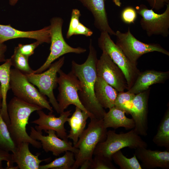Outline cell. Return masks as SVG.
<instances>
[{"instance_id": "26", "label": "cell", "mask_w": 169, "mask_h": 169, "mask_svg": "<svg viewBox=\"0 0 169 169\" xmlns=\"http://www.w3.org/2000/svg\"><path fill=\"white\" fill-rule=\"evenodd\" d=\"M74 155L72 151H66L62 156L46 164L40 165L39 169H72L75 162Z\"/></svg>"}, {"instance_id": "20", "label": "cell", "mask_w": 169, "mask_h": 169, "mask_svg": "<svg viewBox=\"0 0 169 169\" xmlns=\"http://www.w3.org/2000/svg\"><path fill=\"white\" fill-rule=\"evenodd\" d=\"M169 78V71L147 70L140 73L134 84L128 91L136 94L147 90L153 84L164 83Z\"/></svg>"}, {"instance_id": "5", "label": "cell", "mask_w": 169, "mask_h": 169, "mask_svg": "<svg viewBox=\"0 0 169 169\" xmlns=\"http://www.w3.org/2000/svg\"><path fill=\"white\" fill-rule=\"evenodd\" d=\"M10 89L17 98L53 112L46 96L28 80L25 74L15 68L10 70Z\"/></svg>"}, {"instance_id": "8", "label": "cell", "mask_w": 169, "mask_h": 169, "mask_svg": "<svg viewBox=\"0 0 169 169\" xmlns=\"http://www.w3.org/2000/svg\"><path fill=\"white\" fill-rule=\"evenodd\" d=\"M115 36L116 44L134 63L137 64V60L143 54L155 51L169 56V52L160 44L145 43L137 39L131 33L129 28L125 33L117 30L115 32Z\"/></svg>"}, {"instance_id": "33", "label": "cell", "mask_w": 169, "mask_h": 169, "mask_svg": "<svg viewBox=\"0 0 169 169\" xmlns=\"http://www.w3.org/2000/svg\"><path fill=\"white\" fill-rule=\"evenodd\" d=\"M137 16V13L135 8L131 6L126 7L123 9L121 14L122 21L127 24L134 23Z\"/></svg>"}, {"instance_id": "3", "label": "cell", "mask_w": 169, "mask_h": 169, "mask_svg": "<svg viewBox=\"0 0 169 169\" xmlns=\"http://www.w3.org/2000/svg\"><path fill=\"white\" fill-rule=\"evenodd\" d=\"M90 119L87 128L84 129L73 146L78 149V152L74 155L75 162L72 169H77L85 161H91L97 145L106 138L107 131L104 126L103 120Z\"/></svg>"}, {"instance_id": "4", "label": "cell", "mask_w": 169, "mask_h": 169, "mask_svg": "<svg viewBox=\"0 0 169 169\" xmlns=\"http://www.w3.org/2000/svg\"><path fill=\"white\" fill-rule=\"evenodd\" d=\"M105 140L99 143L94 153V155L103 156L111 160L112 155L121 149L147 148V144L133 129L125 133L117 134L115 131H107Z\"/></svg>"}, {"instance_id": "34", "label": "cell", "mask_w": 169, "mask_h": 169, "mask_svg": "<svg viewBox=\"0 0 169 169\" xmlns=\"http://www.w3.org/2000/svg\"><path fill=\"white\" fill-rule=\"evenodd\" d=\"M41 44L37 41L34 43L26 44H19L14 49L23 55L29 58L34 53L35 49Z\"/></svg>"}, {"instance_id": "39", "label": "cell", "mask_w": 169, "mask_h": 169, "mask_svg": "<svg viewBox=\"0 0 169 169\" xmlns=\"http://www.w3.org/2000/svg\"><path fill=\"white\" fill-rule=\"evenodd\" d=\"M115 4L118 7H121V3L120 0H112Z\"/></svg>"}, {"instance_id": "28", "label": "cell", "mask_w": 169, "mask_h": 169, "mask_svg": "<svg viewBox=\"0 0 169 169\" xmlns=\"http://www.w3.org/2000/svg\"><path fill=\"white\" fill-rule=\"evenodd\" d=\"M16 148V146L11 138L7 125L0 114V148L12 153Z\"/></svg>"}, {"instance_id": "37", "label": "cell", "mask_w": 169, "mask_h": 169, "mask_svg": "<svg viewBox=\"0 0 169 169\" xmlns=\"http://www.w3.org/2000/svg\"><path fill=\"white\" fill-rule=\"evenodd\" d=\"M93 34L92 31L80 22L76 29L74 35H82L86 37H90Z\"/></svg>"}, {"instance_id": "6", "label": "cell", "mask_w": 169, "mask_h": 169, "mask_svg": "<svg viewBox=\"0 0 169 169\" xmlns=\"http://www.w3.org/2000/svg\"><path fill=\"white\" fill-rule=\"evenodd\" d=\"M98 42L99 47L102 52L106 53L123 72L128 90L141 72L137 64L132 63L128 59L107 32H101Z\"/></svg>"}, {"instance_id": "11", "label": "cell", "mask_w": 169, "mask_h": 169, "mask_svg": "<svg viewBox=\"0 0 169 169\" xmlns=\"http://www.w3.org/2000/svg\"><path fill=\"white\" fill-rule=\"evenodd\" d=\"M137 13L141 17L140 24L149 37L161 35L163 37L169 35V3L166 5L164 12L162 13H155L145 5L141 4L136 7Z\"/></svg>"}, {"instance_id": "16", "label": "cell", "mask_w": 169, "mask_h": 169, "mask_svg": "<svg viewBox=\"0 0 169 169\" xmlns=\"http://www.w3.org/2000/svg\"><path fill=\"white\" fill-rule=\"evenodd\" d=\"M18 38L34 39L41 44L43 43L49 44L51 42L50 26L37 30L23 31L13 28L10 24H0V44Z\"/></svg>"}, {"instance_id": "35", "label": "cell", "mask_w": 169, "mask_h": 169, "mask_svg": "<svg viewBox=\"0 0 169 169\" xmlns=\"http://www.w3.org/2000/svg\"><path fill=\"white\" fill-rule=\"evenodd\" d=\"M5 161L7 162V166L6 169H17V166H13V163L12 161V154L9 152L0 148V169H3L2 166V162Z\"/></svg>"}, {"instance_id": "27", "label": "cell", "mask_w": 169, "mask_h": 169, "mask_svg": "<svg viewBox=\"0 0 169 169\" xmlns=\"http://www.w3.org/2000/svg\"><path fill=\"white\" fill-rule=\"evenodd\" d=\"M112 160L121 169H142L138 160L134 155L131 158H128L123 154L120 150L112 155Z\"/></svg>"}, {"instance_id": "38", "label": "cell", "mask_w": 169, "mask_h": 169, "mask_svg": "<svg viewBox=\"0 0 169 169\" xmlns=\"http://www.w3.org/2000/svg\"><path fill=\"white\" fill-rule=\"evenodd\" d=\"M7 47L4 43L0 44V62H5L6 60L5 53L7 51Z\"/></svg>"}, {"instance_id": "25", "label": "cell", "mask_w": 169, "mask_h": 169, "mask_svg": "<svg viewBox=\"0 0 169 169\" xmlns=\"http://www.w3.org/2000/svg\"><path fill=\"white\" fill-rule=\"evenodd\" d=\"M168 107L158 127L152 141L157 146L165 147L169 151V106Z\"/></svg>"}, {"instance_id": "10", "label": "cell", "mask_w": 169, "mask_h": 169, "mask_svg": "<svg viewBox=\"0 0 169 169\" xmlns=\"http://www.w3.org/2000/svg\"><path fill=\"white\" fill-rule=\"evenodd\" d=\"M58 73L59 75L57 80L59 94L57 100L60 114L64 111L69 105H73L88 113L90 118V115L79 98L78 92L81 89V85L78 78L71 71L67 74L60 69Z\"/></svg>"}, {"instance_id": "15", "label": "cell", "mask_w": 169, "mask_h": 169, "mask_svg": "<svg viewBox=\"0 0 169 169\" xmlns=\"http://www.w3.org/2000/svg\"><path fill=\"white\" fill-rule=\"evenodd\" d=\"M71 110L64 111L60 114L59 117H56L54 115L50 112L46 114L42 110L37 111L38 118L31 122L36 124L35 128L38 131H45L48 130L55 131L57 136L61 139L68 140L64 124L67 121L69 116L71 114Z\"/></svg>"}, {"instance_id": "13", "label": "cell", "mask_w": 169, "mask_h": 169, "mask_svg": "<svg viewBox=\"0 0 169 169\" xmlns=\"http://www.w3.org/2000/svg\"><path fill=\"white\" fill-rule=\"evenodd\" d=\"M30 130V136L40 142L42 147L46 152L50 151L54 156H58L67 151L74 152V155L78 152V149L72 145L71 142L60 139L54 130L45 131L48 134L46 136L43 135L42 132L38 131L33 127H31Z\"/></svg>"}, {"instance_id": "9", "label": "cell", "mask_w": 169, "mask_h": 169, "mask_svg": "<svg viewBox=\"0 0 169 169\" xmlns=\"http://www.w3.org/2000/svg\"><path fill=\"white\" fill-rule=\"evenodd\" d=\"M65 59L64 56L61 57L57 61L52 63L48 69L44 72L25 74L28 80L36 86L41 94L48 97L49 103L59 114H60L59 105L53 90L58 84L57 74L63 65Z\"/></svg>"}, {"instance_id": "19", "label": "cell", "mask_w": 169, "mask_h": 169, "mask_svg": "<svg viewBox=\"0 0 169 169\" xmlns=\"http://www.w3.org/2000/svg\"><path fill=\"white\" fill-rule=\"evenodd\" d=\"M29 144L26 142L20 143L16 146L15 151L12 154L13 162L16 163L18 169H39L41 162L50 160V158L39 159V153L34 155L30 151Z\"/></svg>"}, {"instance_id": "2", "label": "cell", "mask_w": 169, "mask_h": 169, "mask_svg": "<svg viewBox=\"0 0 169 169\" xmlns=\"http://www.w3.org/2000/svg\"><path fill=\"white\" fill-rule=\"evenodd\" d=\"M43 109L37 105L22 100L15 96L7 104L9 119L8 127L10 136L16 146L26 142L39 149L42 147L39 141L32 138L26 131V126L31 114L35 111Z\"/></svg>"}, {"instance_id": "22", "label": "cell", "mask_w": 169, "mask_h": 169, "mask_svg": "<svg viewBox=\"0 0 169 169\" xmlns=\"http://www.w3.org/2000/svg\"><path fill=\"white\" fill-rule=\"evenodd\" d=\"M125 113L123 110L115 106L109 109L103 119L104 126L115 129L120 127L128 130L134 129L135 124L133 119L127 117Z\"/></svg>"}, {"instance_id": "42", "label": "cell", "mask_w": 169, "mask_h": 169, "mask_svg": "<svg viewBox=\"0 0 169 169\" xmlns=\"http://www.w3.org/2000/svg\"><path fill=\"white\" fill-rule=\"evenodd\" d=\"M2 106V99L0 98V110Z\"/></svg>"}, {"instance_id": "30", "label": "cell", "mask_w": 169, "mask_h": 169, "mask_svg": "<svg viewBox=\"0 0 169 169\" xmlns=\"http://www.w3.org/2000/svg\"><path fill=\"white\" fill-rule=\"evenodd\" d=\"M135 94L127 91L118 92L114 106L124 111L129 114L132 106V102Z\"/></svg>"}, {"instance_id": "1", "label": "cell", "mask_w": 169, "mask_h": 169, "mask_svg": "<svg viewBox=\"0 0 169 169\" xmlns=\"http://www.w3.org/2000/svg\"><path fill=\"white\" fill-rule=\"evenodd\" d=\"M89 53L85 62L79 64L71 62V71L80 83L81 89L78 92L79 100L91 116V118L103 119L106 113L98 102L95 95V84L97 78L96 64L98 60L96 51L90 40Z\"/></svg>"}, {"instance_id": "18", "label": "cell", "mask_w": 169, "mask_h": 169, "mask_svg": "<svg viewBox=\"0 0 169 169\" xmlns=\"http://www.w3.org/2000/svg\"><path fill=\"white\" fill-rule=\"evenodd\" d=\"M92 13L95 27L101 32L115 35V32L110 27L106 12L104 0H77Z\"/></svg>"}, {"instance_id": "32", "label": "cell", "mask_w": 169, "mask_h": 169, "mask_svg": "<svg viewBox=\"0 0 169 169\" xmlns=\"http://www.w3.org/2000/svg\"><path fill=\"white\" fill-rule=\"evenodd\" d=\"M81 16L80 11L77 9H72L71 17L68 32L66 34V38L68 39L74 35L76 29L79 25V18Z\"/></svg>"}, {"instance_id": "31", "label": "cell", "mask_w": 169, "mask_h": 169, "mask_svg": "<svg viewBox=\"0 0 169 169\" xmlns=\"http://www.w3.org/2000/svg\"><path fill=\"white\" fill-rule=\"evenodd\" d=\"M91 161L90 169H116L111 160L101 156L94 155Z\"/></svg>"}, {"instance_id": "23", "label": "cell", "mask_w": 169, "mask_h": 169, "mask_svg": "<svg viewBox=\"0 0 169 169\" xmlns=\"http://www.w3.org/2000/svg\"><path fill=\"white\" fill-rule=\"evenodd\" d=\"M12 64L10 59H8L0 65V84L2 95V106L0 114L8 125L9 119L7 110V94L10 89V73Z\"/></svg>"}, {"instance_id": "29", "label": "cell", "mask_w": 169, "mask_h": 169, "mask_svg": "<svg viewBox=\"0 0 169 169\" xmlns=\"http://www.w3.org/2000/svg\"><path fill=\"white\" fill-rule=\"evenodd\" d=\"M28 58L14 49L13 53L10 58L12 66L25 74L32 73L34 70L29 65Z\"/></svg>"}, {"instance_id": "24", "label": "cell", "mask_w": 169, "mask_h": 169, "mask_svg": "<svg viewBox=\"0 0 169 169\" xmlns=\"http://www.w3.org/2000/svg\"><path fill=\"white\" fill-rule=\"evenodd\" d=\"M90 117L88 113L76 106L74 112L68 118L67 122L70 129L67 138L73 140V146L76 143L84 131L87 119Z\"/></svg>"}, {"instance_id": "17", "label": "cell", "mask_w": 169, "mask_h": 169, "mask_svg": "<svg viewBox=\"0 0 169 169\" xmlns=\"http://www.w3.org/2000/svg\"><path fill=\"white\" fill-rule=\"evenodd\" d=\"M134 155L141 162L142 169H169V151L152 150L147 148L135 149Z\"/></svg>"}, {"instance_id": "40", "label": "cell", "mask_w": 169, "mask_h": 169, "mask_svg": "<svg viewBox=\"0 0 169 169\" xmlns=\"http://www.w3.org/2000/svg\"><path fill=\"white\" fill-rule=\"evenodd\" d=\"M19 0H8L9 4L12 6H14Z\"/></svg>"}, {"instance_id": "36", "label": "cell", "mask_w": 169, "mask_h": 169, "mask_svg": "<svg viewBox=\"0 0 169 169\" xmlns=\"http://www.w3.org/2000/svg\"><path fill=\"white\" fill-rule=\"evenodd\" d=\"M151 9L159 10L169 3V0H145Z\"/></svg>"}, {"instance_id": "12", "label": "cell", "mask_w": 169, "mask_h": 169, "mask_svg": "<svg viewBox=\"0 0 169 169\" xmlns=\"http://www.w3.org/2000/svg\"><path fill=\"white\" fill-rule=\"evenodd\" d=\"M97 76L102 78L118 92L127 89L124 74L119 67L105 52H102L96 64Z\"/></svg>"}, {"instance_id": "14", "label": "cell", "mask_w": 169, "mask_h": 169, "mask_svg": "<svg viewBox=\"0 0 169 169\" xmlns=\"http://www.w3.org/2000/svg\"><path fill=\"white\" fill-rule=\"evenodd\" d=\"M150 88L135 95L129 112L135 124L133 129L140 136H146L148 129V100Z\"/></svg>"}, {"instance_id": "41", "label": "cell", "mask_w": 169, "mask_h": 169, "mask_svg": "<svg viewBox=\"0 0 169 169\" xmlns=\"http://www.w3.org/2000/svg\"><path fill=\"white\" fill-rule=\"evenodd\" d=\"M0 98L2 99V95L1 92V87L0 84Z\"/></svg>"}, {"instance_id": "7", "label": "cell", "mask_w": 169, "mask_h": 169, "mask_svg": "<svg viewBox=\"0 0 169 169\" xmlns=\"http://www.w3.org/2000/svg\"><path fill=\"white\" fill-rule=\"evenodd\" d=\"M63 19L59 17H54L50 21L51 45L50 52L44 63L39 68L34 70L33 73H40L47 69L55 60L69 53H83L86 49L81 47L73 48L66 42L63 35L62 28Z\"/></svg>"}, {"instance_id": "21", "label": "cell", "mask_w": 169, "mask_h": 169, "mask_svg": "<svg viewBox=\"0 0 169 169\" xmlns=\"http://www.w3.org/2000/svg\"><path fill=\"white\" fill-rule=\"evenodd\" d=\"M94 90L96 98L102 107L109 109L114 106L118 92L102 78L97 76Z\"/></svg>"}]
</instances>
